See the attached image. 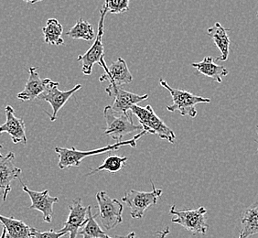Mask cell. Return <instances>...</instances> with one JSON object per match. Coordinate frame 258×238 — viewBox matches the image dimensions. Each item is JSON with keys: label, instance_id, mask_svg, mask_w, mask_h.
Wrapping results in <instances>:
<instances>
[{"label": "cell", "instance_id": "cell-2", "mask_svg": "<svg viewBox=\"0 0 258 238\" xmlns=\"http://www.w3.org/2000/svg\"><path fill=\"white\" fill-rule=\"evenodd\" d=\"M159 84L164 88L168 90L169 94L173 100V104L167 106V110L169 112H178L182 116L189 115L191 118H195L197 116V110L196 105L202 103L209 104L211 103L210 98H205L200 95H196L189 91L176 89L169 86V84L163 79L159 80Z\"/></svg>", "mask_w": 258, "mask_h": 238}, {"label": "cell", "instance_id": "cell-21", "mask_svg": "<svg viewBox=\"0 0 258 238\" xmlns=\"http://www.w3.org/2000/svg\"><path fill=\"white\" fill-rule=\"evenodd\" d=\"M44 35V41L47 44L60 46L64 44V40L61 38L63 28L60 22L56 19H50L47 24L42 29Z\"/></svg>", "mask_w": 258, "mask_h": 238}, {"label": "cell", "instance_id": "cell-25", "mask_svg": "<svg viewBox=\"0 0 258 238\" xmlns=\"http://www.w3.org/2000/svg\"><path fill=\"white\" fill-rule=\"evenodd\" d=\"M130 0H105L104 6L107 10V13L118 15L129 10Z\"/></svg>", "mask_w": 258, "mask_h": 238}, {"label": "cell", "instance_id": "cell-24", "mask_svg": "<svg viewBox=\"0 0 258 238\" xmlns=\"http://www.w3.org/2000/svg\"><path fill=\"white\" fill-rule=\"evenodd\" d=\"M127 158L126 157H119V156H109L106 159H104V162L102 165L98 166L95 169H91L89 173L86 174V176H91L93 174L99 172V171H108L111 173H115L118 172L119 170L124 169L126 165V161H127Z\"/></svg>", "mask_w": 258, "mask_h": 238}, {"label": "cell", "instance_id": "cell-29", "mask_svg": "<svg viewBox=\"0 0 258 238\" xmlns=\"http://www.w3.org/2000/svg\"><path fill=\"white\" fill-rule=\"evenodd\" d=\"M25 2H28V3H31V4H35V3H37V2H40V1H42V0H24Z\"/></svg>", "mask_w": 258, "mask_h": 238}, {"label": "cell", "instance_id": "cell-23", "mask_svg": "<svg viewBox=\"0 0 258 238\" xmlns=\"http://www.w3.org/2000/svg\"><path fill=\"white\" fill-rule=\"evenodd\" d=\"M66 35L74 40H93L95 38L94 27L88 21L80 19Z\"/></svg>", "mask_w": 258, "mask_h": 238}, {"label": "cell", "instance_id": "cell-17", "mask_svg": "<svg viewBox=\"0 0 258 238\" xmlns=\"http://www.w3.org/2000/svg\"><path fill=\"white\" fill-rule=\"evenodd\" d=\"M254 234H258V200L243 210L238 238H248Z\"/></svg>", "mask_w": 258, "mask_h": 238}, {"label": "cell", "instance_id": "cell-9", "mask_svg": "<svg viewBox=\"0 0 258 238\" xmlns=\"http://www.w3.org/2000/svg\"><path fill=\"white\" fill-rule=\"evenodd\" d=\"M59 82L52 81L48 78L45 91L38 97V99L44 100L48 102L52 107V114H49L50 116V121L53 122L57 119L58 112L61 109L67 101L74 95V94L82 88V85H76L74 88L69 91H60L59 87Z\"/></svg>", "mask_w": 258, "mask_h": 238}, {"label": "cell", "instance_id": "cell-6", "mask_svg": "<svg viewBox=\"0 0 258 238\" xmlns=\"http://www.w3.org/2000/svg\"><path fill=\"white\" fill-rule=\"evenodd\" d=\"M151 185L152 191L148 193L136 190H130L124 193L122 201L130 208V215L132 218H142L147 209L158 204V200L163 191L161 189L156 188L152 181Z\"/></svg>", "mask_w": 258, "mask_h": 238}, {"label": "cell", "instance_id": "cell-27", "mask_svg": "<svg viewBox=\"0 0 258 238\" xmlns=\"http://www.w3.org/2000/svg\"><path fill=\"white\" fill-rule=\"evenodd\" d=\"M169 233V226H167L166 228L163 229L162 231H160V232H158V234H159V238H166V236L168 235Z\"/></svg>", "mask_w": 258, "mask_h": 238}, {"label": "cell", "instance_id": "cell-32", "mask_svg": "<svg viewBox=\"0 0 258 238\" xmlns=\"http://www.w3.org/2000/svg\"><path fill=\"white\" fill-rule=\"evenodd\" d=\"M3 148H4V147H3V144H1V143H0V149H3Z\"/></svg>", "mask_w": 258, "mask_h": 238}, {"label": "cell", "instance_id": "cell-12", "mask_svg": "<svg viewBox=\"0 0 258 238\" xmlns=\"http://www.w3.org/2000/svg\"><path fill=\"white\" fill-rule=\"evenodd\" d=\"M70 213L63 227L60 232L68 234L70 238H76L78 230L85 225L88 218V206L85 207L82 204V200L78 198L74 200L69 205Z\"/></svg>", "mask_w": 258, "mask_h": 238}, {"label": "cell", "instance_id": "cell-26", "mask_svg": "<svg viewBox=\"0 0 258 238\" xmlns=\"http://www.w3.org/2000/svg\"><path fill=\"white\" fill-rule=\"evenodd\" d=\"M66 235L62 232H55L53 230L46 231V232H40L39 230L35 229L33 230V237L32 238H60L61 236Z\"/></svg>", "mask_w": 258, "mask_h": 238}, {"label": "cell", "instance_id": "cell-19", "mask_svg": "<svg viewBox=\"0 0 258 238\" xmlns=\"http://www.w3.org/2000/svg\"><path fill=\"white\" fill-rule=\"evenodd\" d=\"M0 222L7 231L6 238H32L34 228L24 222L0 214Z\"/></svg>", "mask_w": 258, "mask_h": 238}, {"label": "cell", "instance_id": "cell-28", "mask_svg": "<svg viewBox=\"0 0 258 238\" xmlns=\"http://www.w3.org/2000/svg\"><path fill=\"white\" fill-rule=\"evenodd\" d=\"M113 238H136V234H135L134 232H132V233H128V234H126V235H124V236H122V235H114Z\"/></svg>", "mask_w": 258, "mask_h": 238}, {"label": "cell", "instance_id": "cell-16", "mask_svg": "<svg viewBox=\"0 0 258 238\" xmlns=\"http://www.w3.org/2000/svg\"><path fill=\"white\" fill-rule=\"evenodd\" d=\"M30 76L26 83L25 88L17 94V97L22 101H32L38 99V97L42 94L46 88V84L48 78L41 79L40 75L38 73L37 67H30L29 69Z\"/></svg>", "mask_w": 258, "mask_h": 238}, {"label": "cell", "instance_id": "cell-7", "mask_svg": "<svg viewBox=\"0 0 258 238\" xmlns=\"http://www.w3.org/2000/svg\"><path fill=\"white\" fill-rule=\"evenodd\" d=\"M96 201L98 204L101 223L106 230L114 228L123 222L124 206L118 200L110 197L104 191L96 194Z\"/></svg>", "mask_w": 258, "mask_h": 238}, {"label": "cell", "instance_id": "cell-14", "mask_svg": "<svg viewBox=\"0 0 258 238\" xmlns=\"http://www.w3.org/2000/svg\"><path fill=\"white\" fill-rule=\"evenodd\" d=\"M99 65L104 68L105 72V74L100 77V82L109 81L110 83L114 84L117 86H122V85L132 83L133 76L131 75L124 59L119 57L115 62L112 63L107 68L104 57L101 60Z\"/></svg>", "mask_w": 258, "mask_h": 238}, {"label": "cell", "instance_id": "cell-13", "mask_svg": "<svg viewBox=\"0 0 258 238\" xmlns=\"http://www.w3.org/2000/svg\"><path fill=\"white\" fill-rule=\"evenodd\" d=\"M15 154L9 152L6 156L0 153V190L2 198L6 202L11 191V183L20 177L22 170L14 164Z\"/></svg>", "mask_w": 258, "mask_h": 238}, {"label": "cell", "instance_id": "cell-31", "mask_svg": "<svg viewBox=\"0 0 258 238\" xmlns=\"http://www.w3.org/2000/svg\"><path fill=\"white\" fill-rule=\"evenodd\" d=\"M256 134H257V137H258V125H257V126H256ZM257 151H258V149H257Z\"/></svg>", "mask_w": 258, "mask_h": 238}, {"label": "cell", "instance_id": "cell-4", "mask_svg": "<svg viewBox=\"0 0 258 238\" xmlns=\"http://www.w3.org/2000/svg\"><path fill=\"white\" fill-rule=\"evenodd\" d=\"M104 117L107 125L104 135L109 136L116 142H119L125 135L143 130L141 125L135 124L130 114L116 113L111 105L104 107Z\"/></svg>", "mask_w": 258, "mask_h": 238}, {"label": "cell", "instance_id": "cell-15", "mask_svg": "<svg viewBox=\"0 0 258 238\" xmlns=\"http://www.w3.org/2000/svg\"><path fill=\"white\" fill-rule=\"evenodd\" d=\"M5 112L7 120L4 124L0 126V134L9 133L14 144H27L28 139L26 136V126L23 119L16 116L15 111L10 105L6 106Z\"/></svg>", "mask_w": 258, "mask_h": 238}, {"label": "cell", "instance_id": "cell-3", "mask_svg": "<svg viewBox=\"0 0 258 238\" xmlns=\"http://www.w3.org/2000/svg\"><path fill=\"white\" fill-rule=\"evenodd\" d=\"M130 112L135 114L139 119V124L143 128L147 133L159 136L161 139H166L169 143L173 144L176 136L173 130L169 129L161 119L156 114L152 106L149 104L145 107L135 104Z\"/></svg>", "mask_w": 258, "mask_h": 238}, {"label": "cell", "instance_id": "cell-10", "mask_svg": "<svg viewBox=\"0 0 258 238\" xmlns=\"http://www.w3.org/2000/svg\"><path fill=\"white\" fill-rule=\"evenodd\" d=\"M106 94L114 97L112 108L116 113L128 114L131 107L149 98V94H137L120 88V86L110 83L105 89Z\"/></svg>", "mask_w": 258, "mask_h": 238}, {"label": "cell", "instance_id": "cell-1", "mask_svg": "<svg viewBox=\"0 0 258 238\" xmlns=\"http://www.w3.org/2000/svg\"><path fill=\"white\" fill-rule=\"evenodd\" d=\"M146 134H148V133L145 130H142V131L139 132V134L136 135L132 139H128V140L119 141V142H116L114 144L107 145V146L102 147L100 149L87 150V151L77 150L75 147H73L72 149L56 147L55 152L58 154V156H59L58 166H59L60 169H68L71 167H76L77 168V167H80L83 159L87 158V157L104 154L105 152H111V151H114V150H118L122 147H126V146H130L131 148H136L137 147V141Z\"/></svg>", "mask_w": 258, "mask_h": 238}, {"label": "cell", "instance_id": "cell-30", "mask_svg": "<svg viewBox=\"0 0 258 238\" xmlns=\"http://www.w3.org/2000/svg\"><path fill=\"white\" fill-rule=\"evenodd\" d=\"M6 233H7V231H6L5 228H3V232H2V234H1L0 238H6Z\"/></svg>", "mask_w": 258, "mask_h": 238}, {"label": "cell", "instance_id": "cell-22", "mask_svg": "<svg viewBox=\"0 0 258 238\" xmlns=\"http://www.w3.org/2000/svg\"><path fill=\"white\" fill-rule=\"evenodd\" d=\"M92 207L88 206V218L83 226V229L78 232V234L83 235V238H112L107 235L100 227L99 224L96 222L95 218L98 216V214L93 215L92 213Z\"/></svg>", "mask_w": 258, "mask_h": 238}, {"label": "cell", "instance_id": "cell-5", "mask_svg": "<svg viewBox=\"0 0 258 238\" xmlns=\"http://www.w3.org/2000/svg\"><path fill=\"white\" fill-rule=\"evenodd\" d=\"M169 213L175 215L172 223L179 224L189 232L196 234H205L208 230V224L206 223L207 210L204 206L197 209H185L177 210L175 205L169 209Z\"/></svg>", "mask_w": 258, "mask_h": 238}, {"label": "cell", "instance_id": "cell-33", "mask_svg": "<svg viewBox=\"0 0 258 238\" xmlns=\"http://www.w3.org/2000/svg\"><path fill=\"white\" fill-rule=\"evenodd\" d=\"M257 17H258V11H257Z\"/></svg>", "mask_w": 258, "mask_h": 238}, {"label": "cell", "instance_id": "cell-20", "mask_svg": "<svg viewBox=\"0 0 258 238\" xmlns=\"http://www.w3.org/2000/svg\"><path fill=\"white\" fill-rule=\"evenodd\" d=\"M191 66L198 71L200 74L207 76L217 83L223 82V77L228 75L229 71L223 65H216L212 56L205 57L200 63H194Z\"/></svg>", "mask_w": 258, "mask_h": 238}, {"label": "cell", "instance_id": "cell-11", "mask_svg": "<svg viewBox=\"0 0 258 238\" xmlns=\"http://www.w3.org/2000/svg\"><path fill=\"white\" fill-rule=\"evenodd\" d=\"M22 189L26 194H29L31 200L30 210H37L43 214V220L46 223H50L53 218V205L59 202L58 197L50 196L49 190L43 192H36L28 188V186L23 184Z\"/></svg>", "mask_w": 258, "mask_h": 238}, {"label": "cell", "instance_id": "cell-8", "mask_svg": "<svg viewBox=\"0 0 258 238\" xmlns=\"http://www.w3.org/2000/svg\"><path fill=\"white\" fill-rule=\"evenodd\" d=\"M99 23H98V31L95 37L94 44L91 46L89 50H87L84 55H80L77 61L82 64V71L84 75H90L92 74V70L95 64H100L101 60L104 57V44H103V37L104 32V19L107 14V10L105 7L100 10Z\"/></svg>", "mask_w": 258, "mask_h": 238}, {"label": "cell", "instance_id": "cell-18", "mask_svg": "<svg viewBox=\"0 0 258 238\" xmlns=\"http://www.w3.org/2000/svg\"><path fill=\"white\" fill-rule=\"evenodd\" d=\"M228 29H225L219 22H216L213 27L209 28L207 33L214 40V44L221 51V56L217 57V61L226 62L228 60L231 41L229 39Z\"/></svg>", "mask_w": 258, "mask_h": 238}]
</instances>
